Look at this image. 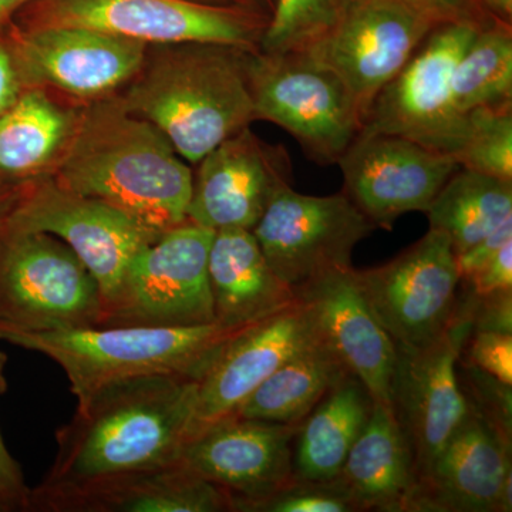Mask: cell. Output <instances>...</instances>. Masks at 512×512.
I'll use <instances>...</instances> for the list:
<instances>
[{
    "label": "cell",
    "mask_w": 512,
    "mask_h": 512,
    "mask_svg": "<svg viewBox=\"0 0 512 512\" xmlns=\"http://www.w3.org/2000/svg\"><path fill=\"white\" fill-rule=\"evenodd\" d=\"M192 170L167 137L116 94L87 103L52 180L163 235L187 221Z\"/></svg>",
    "instance_id": "obj_1"
},
{
    "label": "cell",
    "mask_w": 512,
    "mask_h": 512,
    "mask_svg": "<svg viewBox=\"0 0 512 512\" xmlns=\"http://www.w3.org/2000/svg\"><path fill=\"white\" fill-rule=\"evenodd\" d=\"M198 380L144 376L100 387L56 431L47 483L175 464L190 436Z\"/></svg>",
    "instance_id": "obj_2"
},
{
    "label": "cell",
    "mask_w": 512,
    "mask_h": 512,
    "mask_svg": "<svg viewBox=\"0 0 512 512\" xmlns=\"http://www.w3.org/2000/svg\"><path fill=\"white\" fill-rule=\"evenodd\" d=\"M147 53L140 73L116 97L157 127L188 163L255 121L248 50L220 45H164ZM256 52V50H255Z\"/></svg>",
    "instance_id": "obj_3"
},
{
    "label": "cell",
    "mask_w": 512,
    "mask_h": 512,
    "mask_svg": "<svg viewBox=\"0 0 512 512\" xmlns=\"http://www.w3.org/2000/svg\"><path fill=\"white\" fill-rule=\"evenodd\" d=\"M244 329L215 322L188 328L22 330L0 323V340L56 362L66 373L77 402H82L106 384L134 377L200 380L228 340Z\"/></svg>",
    "instance_id": "obj_4"
},
{
    "label": "cell",
    "mask_w": 512,
    "mask_h": 512,
    "mask_svg": "<svg viewBox=\"0 0 512 512\" xmlns=\"http://www.w3.org/2000/svg\"><path fill=\"white\" fill-rule=\"evenodd\" d=\"M269 16L264 10L190 0H35L13 20L19 28L76 26L164 45H220L255 52Z\"/></svg>",
    "instance_id": "obj_5"
},
{
    "label": "cell",
    "mask_w": 512,
    "mask_h": 512,
    "mask_svg": "<svg viewBox=\"0 0 512 512\" xmlns=\"http://www.w3.org/2000/svg\"><path fill=\"white\" fill-rule=\"evenodd\" d=\"M255 120L288 131L320 165L338 164L362 131L359 107L338 74L305 52L249 55Z\"/></svg>",
    "instance_id": "obj_6"
},
{
    "label": "cell",
    "mask_w": 512,
    "mask_h": 512,
    "mask_svg": "<svg viewBox=\"0 0 512 512\" xmlns=\"http://www.w3.org/2000/svg\"><path fill=\"white\" fill-rule=\"evenodd\" d=\"M214 231L185 221L141 249L103 303L99 328L215 323L208 255Z\"/></svg>",
    "instance_id": "obj_7"
},
{
    "label": "cell",
    "mask_w": 512,
    "mask_h": 512,
    "mask_svg": "<svg viewBox=\"0 0 512 512\" xmlns=\"http://www.w3.org/2000/svg\"><path fill=\"white\" fill-rule=\"evenodd\" d=\"M99 284L66 242L0 228V323L22 330L99 328Z\"/></svg>",
    "instance_id": "obj_8"
},
{
    "label": "cell",
    "mask_w": 512,
    "mask_h": 512,
    "mask_svg": "<svg viewBox=\"0 0 512 512\" xmlns=\"http://www.w3.org/2000/svg\"><path fill=\"white\" fill-rule=\"evenodd\" d=\"M473 332V293L458 299L448 328L420 346L396 345L392 404L416 464L417 480L453 436L470 402L461 387L458 362Z\"/></svg>",
    "instance_id": "obj_9"
},
{
    "label": "cell",
    "mask_w": 512,
    "mask_h": 512,
    "mask_svg": "<svg viewBox=\"0 0 512 512\" xmlns=\"http://www.w3.org/2000/svg\"><path fill=\"white\" fill-rule=\"evenodd\" d=\"M478 30L461 23L431 30L412 59L377 94L362 130L409 138L453 157L467 114L458 113L451 79Z\"/></svg>",
    "instance_id": "obj_10"
},
{
    "label": "cell",
    "mask_w": 512,
    "mask_h": 512,
    "mask_svg": "<svg viewBox=\"0 0 512 512\" xmlns=\"http://www.w3.org/2000/svg\"><path fill=\"white\" fill-rule=\"evenodd\" d=\"M376 227L345 194L315 197L281 188L252 229L276 276L301 288L316 276L352 266V252Z\"/></svg>",
    "instance_id": "obj_11"
},
{
    "label": "cell",
    "mask_w": 512,
    "mask_h": 512,
    "mask_svg": "<svg viewBox=\"0 0 512 512\" xmlns=\"http://www.w3.org/2000/svg\"><path fill=\"white\" fill-rule=\"evenodd\" d=\"M436 28L394 0H346L335 22L303 52L338 74L366 123L377 94Z\"/></svg>",
    "instance_id": "obj_12"
},
{
    "label": "cell",
    "mask_w": 512,
    "mask_h": 512,
    "mask_svg": "<svg viewBox=\"0 0 512 512\" xmlns=\"http://www.w3.org/2000/svg\"><path fill=\"white\" fill-rule=\"evenodd\" d=\"M3 227L46 232L66 242L99 284L101 308L134 256L161 237L104 202L60 187L52 177L26 184Z\"/></svg>",
    "instance_id": "obj_13"
},
{
    "label": "cell",
    "mask_w": 512,
    "mask_h": 512,
    "mask_svg": "<svg viewBox=\"0 0 512 512\" xmlns=\"http://www.w3.org/2000/svg\"><path fill=\"white\" fill-rule=\"evenodd\" d=\"M363 295L397 345L420 346L439 338L456 315V254L443 232L430 229L399 256L357 271Z\"/></svg>",
    "instance_id": "obj_14"
},
{
    "label": "cell",
    "mask_w": 512,
    "mask_h": 512,
    "mask_svg": "<svg viewBox=\"0 0 512 512\" xmlns=\"http://www.w3.org/2000/svg\"><path fill=\"white\" fill-rule=\"evenodd\" d=\"M26 89L43 87L92 103L114 96L143 69L150 46L76 26L8 28Z\"/></svg>",
    "instance_id": "obj_15"
},
{
    "label": "cell",
    "mask_w": 512,
    "mask_h": 512,
    "mask_svg": "<svg viewBox=\"0 0 512 512\" xmlns=\"http://www.w3.org/2000/svg\"><path fill=\"white\" fill-rule=\"evenodd\" d=\"M343 194L376 228L392 229L407 212L429 210L458 170L453 157L409 138L360 131L338 161Z\"/></svg>",
    "instance_id": "obj_16"
},
{
    "label": "cell",
    "mask_w": 512,
    "mask_h": 512,
    "mask_svg": "<svg viewBox=\"0 0 512 512\" xmlns=\"http://www.w3.org/2000/svg\"><path fill=\"white\" fill-rule=\"evenodd\" d=\"M197 164L187 221L214 232L252 231L272 197L292 180L286 148L265 143L249 127L222 141Z\"/></svg>",
    "instance_id": "obj_17"
},
{
    "label": "cell",
    "mask_w": 512,
    "mask_h": 512,
    "mask_svg": "<svg viewBox=\"0 0 512 512\" xmlns=\"http://www.w3.org/2000/svg\"><path fill=\"white\" fill-rule=\"evenodd\" d=\"M511 467V437L470 403L417 480L410 512H510Z\"/></svg>",
    "instance_id": "obj_18"
},
{
    "label": "cell",
    "mask_w": 512,
    "mask_h": 512,
    "mask_svg": "<svg viewBox=\"0 0 512 512\" xmlns=\"http://www.w3.org/2000/svg\"><path fill=\"white\" fill-rule=\"evenodd\" d=\"M299 424L229 417L185 441L177 463L227 491L255 500L293 480L292 443Z\"/></svg>",
    "instance_id": "obj_19"
},
{
    "label": "cell",
    "mask_w": 512,
    "mask_h": 512,
    "mask_svg": "<svg viewBox=\"0 0 512 512\" xmlns=\"http://www.w3.org/2000/svg\"><path fill=\"white\" fill-rule=\"evenodd\" d=\"M36 512H231L229 494L180 464L80 480L42 481L30 491Z\"/></svg>",
    "instance_id": "obj_20"
},
{
    "label": "cell",
    "mask_w": 512,
    "mask_h": 512,
    "mask_svg": "<svg viewBox=\"0 0 512 512\" xmlns=\"http://www.w3.org/2000/svg\"><path fill=\"white\" fill-rule=\"evenodd\" d=\"M318 339L299 301L229 339L198 380L188 439L218 421L234 417L272 373Z\"/></svg>",
    "instance_id": "obj_21"
},
{
    "label": "cell",
    "mask_w": 512,
    "mask_h": 512,
    "mask_svg": "<svg viewBox=\"0 0 512 512\" xmlns=\"http://www.w3.org/2000/svg\"><path fill=\"white\" fill-rule=\"evenodd\" d=\"M293 291L320 342L365 384L373 400L390 403L396 345L363 295L356 269H333Z\"/></svg>",
    "instance_id": "obj_22"
},
{
    "label": "cell",
    "mask_w": 512,
    "mask_h": 512,
    "mask_svg": "<svg viewBox=\"0 0 512 512\" xmlns=\"http://www.w3.org/2000/svg\"><path fill=\"white\" fill-rule=\"evenodd\" d=\"M208 279L215 322L227 328H248L298 301L291 286L272 271L248 229L215 232Z\"/></svg>",
    "instance_id": "obj_23"
},
{
    "label": "cell",
    "mask_w": 512,
    "mask_h": 512,
    "mask_svg": "<svg viewBox=\"0 0 512 512\" xmlns=\"http://www.w3.org/2000/svg\"><path fill=\"white\" fill-rule=\"evenodd\" d=\"M360 511L410 512L417 487L409 440L392 404L373 402L338 476Z\"/></svg>",
    "instance_id": "obj_24"
},
{
    "label": "cell",
    "mask_w": 512,
    "mask_h": 512,
    "mask_svg": "<svg viewBox=\"0 0 512 512\" xmlns=\"http://www.w3.org/2000/svg\"><path fill=\"white\" fill-rule=\"evenodd\" d=\"M82 110L62 106L43 87H28L0 117V183L50 177L72 140Z\"/></svg>",
    "instance_id": "obj_25"
},
{
    "label": "cell",
    "mask_w": 512,
    "mask_h": 512,
    "mask_svg": "<svg viewBox=\"0 0 512 512\" xmlns=\"http://www.w3.org/2000/svg\"><path fill=\"white\" fill-rule=\"evenodd\" d=\"M365 384L346 375L299 424L293 451V474L312 481L340 474L350 448L365 429L373 409Z\"/></svg>",
    "instance_id": "obj_26"
},
{
    "label": "cell",
    "mask_w": 512,
    "mask_h": 512,
    "mask_svg": "<svg viewBox=\"0 0 512 512\" xmlns=\"http://www.w3.org/2000/svg\"><path fill=\"white\" fill-rule=\"evenodd\" d=\"M346 375H349L346 367L318 339L272 373L235 416L301 424Z\"/></svg>",
    "instance_id": "obj_27"
},
{
    "label": "cell",
    "mask_w": 512,
    "mask_h": 512,
    "mask_svg": "<svg viewBox=\"0 0 512 512\" xmlns=\"http://www.w3.org/2000/svg\"><path fill=\"white\" fill-rule=\"evenodd\" d=\"M426 214L430 229L446 234L461 254L512 220V181L458 168Z\"/></svg>",
    "instance_id": "obj_28"
},
{
    "label": "cell",
    "mask_w": 512,
    "mask_h": 512,
    "mask_svg": "<svg viewBox=\"0 0 512 512\" xmlns=\"http://www.w3.org/2000/svg\"><path fill=\"white\" fill-rule=\"evenodd\" d=\"M458 113L512 104V28L497 20L478 30L451 79Z\"/></svg>",
    "instance_id": "obj_29"
},
{
    "label": "cell",
    "mask_w": 512,
    "mask_h": 512,
    "mask_svg": "<svg viewBox=\"0 0 512 512\" xmlns=\"http://www.w3.org/2000/svg\"><path fill=\"white\" fill-rule=\"evenodd\" d=\"M453 158L460 168L512 181V104L470 111Z\"/></svg>",
    "instance_id": "obj_30"
},
{
    "label": "cell",
    "mask_w": 512,
    "mask_h": 512,
    "mask_svg": "<svg viewBox=\"0 0 512 512\" xmlns=\"http://www.w3.org/2000/svg\"><path fill=\"white\" fill-rule=\"evenodd\" d=\"M346 0H276L259 50L268 55L303 52L338 18Z\"/></svg>",
    "instance_id": "obj_31"
},
{
    "label": "cell",
    "mask_w": 512,
    "mask_h": 512,
    "mask_svg": "<svg viewBox=\"0 0 512 512\" xmlns=\"http://www.w3.org/2000/svg\"><path fill=\"white\" fill-rule=\"evenodd\" d=\"M352 494L339 477L328 481L293 480L255 500L232 501L231 512H357Z\"/></svg>",
    "instance_id": "obj_32"
},
{
    "label": "cell",
    "mask_w": 512,
    "mask_h": 512,
    "mask_svg": "<svg viewBox=\"0 0 512 512\" xmlns=\"http://www.w3.org/2000/svg\"><path fill=\"white\" fill-rule=\"evenodd\" d=\"M467 383L473 399L467 396L468 402L493 421L498 429L511 437L512 431V384H505L495 377L487 375L483 370L464 362Z\"/></svg>",
    "instance_id": "obj_33"
},
{
    "label": "cell",
    "mask_w": 512,
    "mask_h": 512,
    "mask_svg": "<svg viewBox=\"0 0 512 512\" xmlns=\"http://www.w3.org/2000/svg\"><path fill=\"white\" fill-rule=\"evenodd\" d=\"M466 363L505 384H512V335L471 332L464 345Z\"/></svg>",
    "instance_id": "obj_34"
},
{
    "label": "cell",
    "mask_w": 512,
    "mask_h": 512,
    "mask_svg": "<svg viewBox=\"0 0 512 512\" xmlns=\"http://www.w3.org/2000/svg\"><path fill=\"white\" fill-rule=\"evenodd\" d=\"M400 5L416 10L433 20L437 26L461 23V25L487 28L497 19L480 0H394Z\"/></svg>",
    "instance_id": "obj_35"
},
{
    "label": "cell",
    "mask_w": 512,
    "mask_h": 512,
    "mask_svg": "<svg viewBox=\"0 0 512 512\" xmlns=\"http://www.w3.org/2000/svg\"><path fill=\"white\" fill-rule=\"evenodd\" d=\"M8 356L0 352V394L8 390V380L5 376V367ZM30 491L32 488L26 484L22 468L13 458L0 434V512L29 511Z\"/></svg>",
    "instance_id": "obj_36"
},
{
    "label": "cell",
    "mask_w": 512,
    "mask_h": 512,
    "mask_svg": "<svg viewBox=\"0 0 512 512\" xmlns=\"http://www.w3.org/2000/svg\"><path fill=\"white\" fill-rule=\"evenodd\" d=\"M473 330L512 335V291L473 293Z\"/></svg>",
    "instance_id": "obj_37"
},
{
    "label": "cell",
    "mask_w": 512,
    "mask_h": 512,
    "mask_svg": "<svg viewBox=\"0 0 512 512\" xmlns=\"http://www.w3.org/2000/svg\"><path fill=\"white\" fill-rule=\"evenodd\" d=\"M466 284L477 296L512 291V241L498 249L497 254L477 274L471 276Z\"/></svg>",
    "instance_id": "obj_38"
},
{
    "label": "cell",
    "mask_w": 512,
    "mask_h": 512,
    "mask_svg": "<svg viewBox=\"0 0 512 512\" xmlns=\"http://www.w3.org/2000/svg\"><path fill=\"white\" fill-rule=\"evenodd\" d=\"M510 241H512V220L505 222L504 225L478 241L473 247L456 255L457 269L461 281L466 282L471 276L477 274L497 254L498 249Z\"/></svg>",
    "instance_id": "obj_39"
},
{
    "label": "cell",
    "mask_w": 512,
    "mask_h": 512,
    "mask_svg": "<svg viewBox=\"0 0 512 512\" xmlns=\"http://www.w3.org/2000/svg\"><path fill=\"white\" fill-rule=\"evenodd\" d=\"M25 89L15 49L6 30L0 35V117L15 104Z\"/></svg>",
    "instance_id": "obj_40"
},
{
    "label": "cell",
    "mask_w": 512,
    "mask_h": 512,
    "mask_svg": "<svg viewBox=\"0 0 512 512\" xmlns=\"http://www.w3.org/2000/svg\"><path fill=\"white\" fill-rule=\"evenodd\" d=\"M25 185H12L0 183V228L8 221L13 208L18 204L20 195L25 190Z\"/></svg>",
    "instance_id": "obj_41"
},
{
    "label": "cell",
    "mask_w": 512,
    "mask_h": 512,
    "mask_svg": "<svg viewBox=\"0 0 512 512\" xmlns=\"http://www.w3.org/2000/svg\"><path fill=\"white\" fill-rule=\"evenodd\" d=\"M35 0H0V35L12 25L20 10Z\"/></svg>",
    "instance_id": "obj_42"
},
{
    "label": "cell",
    "mask_w": 512,
    "mask_h": 512,
    "mask_svg": "<svg viewBox=\"0 0 512 512\" xmlns=\"http://www.w3.org/2000/svg\"><path fill=\"white\" fill-rule=\"evenodd\" d=\"M480 2L493 13L495 18L511 23L512 0H480Z\"/></svg>",
    "instance_id": "obj_43"
},
{
    "label": "cell",
    "mask_w": 512,
    "mask_h": 512,
    "mask_svg": "<svg viewBox=\"0 0 512 512\" xmlns=\"http://www.w3.org/2000/svg\"><path fill=\"white\" fill-rule=\"evenodd\" d=\"M190 2L212 6H237V8L261 9L256 0H190Z\"/></svg>",
    "instance_id": "obj_44"
},
{
    "label": "cell",
    "mask_w": 512,
    "mask_h": 512,
    "mask_svg": "<svg viewBox=\"0 0 512 512\" xmlns=\"http://www.w3.org/2000/svg\"><path fill=\"white\" fill-rule=\"evenodd\" d=\"M259 8L264 10L266 15L271 16V13L274 12L276 0H256Z\"/></svg>",
    "instance_id": "obj_45"
}]
</instances>
